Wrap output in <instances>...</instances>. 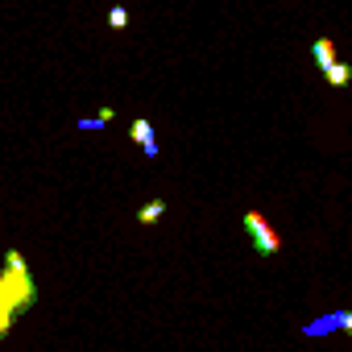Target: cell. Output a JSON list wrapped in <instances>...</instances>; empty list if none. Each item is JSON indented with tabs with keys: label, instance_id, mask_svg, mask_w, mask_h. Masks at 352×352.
<instances>
[{
	"label": "cell",
	"instance_id": "ba28073f",
	"mask_svg": "<svg viewBox=\"0 0 352 352\" xmlns=\"http://www.w3.org/2000/svg\"><path fill=\"white\" fill-rule=\"evenodd\" d=\"M340 323H344V331H348V336H352V311H348V315H344V319H340Z\"/></svg>",
	"mask_w": 352,
	"mask_h": 352
},
{
	"label": "cell",
	"instance_id": "3957f363",
	"mask_svg": "<svg viewBox=\"0 0 352 352\" xmlns=\"http://www.w3.org/2000/svg\"><path fill=\"white\" fill-rule=\"evenodd\" d=\"M129 137H133V141H137V145H141L145 153H157V145H153V124H149L145 116H137V120H133Z\"/></svg>",
	"mask_w": 352,
	"mask_h": 352
},
{
	"label": "cell",
	"instance_id": "5b68a950",
	"mask_svg": "<svg viewBox=\"0 0 352 352\" xmlns=\"http://www.w3.org/2000/svg\"><path fill=\"white\" fill-rule=\"evenodd\" d=\"M323 79H327L331 87H348V83H352V67H344V63H331V67H323Z\"/></svg>",
	"mask_w": 352,
	"mask_h": 352
},
{
	"label": "cell",
	"instance_id": "8992f818",
	"mask_svg": "<svg viewBox=\"0 0 352 352\" xmlns=\"http://www.w3.org/2000/svg\"><path fill=\"white\" fill-rule=\"evenodd\" d=\"M162 212H166V204H162V199H153V204H145V208L137 212V224H157V220H162Z\"/></svg>",
	"mask_w": 352,
	"mask_h": 352
},
{
	"label": "cell",
	"instance_id": "6da1fadb",
	"mask_svg": "<svg viewBox=\"0 0 352 352\" xmlns=\"http://www.w3.org/2000/svg\"><path fill=\"white\" fill-rule=\"evenodd\" d=\"M5 261H9V270L0 274V340L9 336L13 319H17L21 311H30L34 298H38V286H34V278H30V270H25V257H21L17 249H9Z\"/></svg>",
	"mask_w": 352,
	"mask_h": 352
},
{
	"label": "cell",
	"instance_id": "277c9868",
	"mask_svg": "<svg viewBox=\"0 0 352 352\" xmlns=\"http://www.w3.org/2000/svg\"><path fill=\"white\" fill-rule=\"evenodd\" d=\"M311 58L319 63V71H323V67H331V63H336V42H331V38H315Z\"/></svg>",
	"mask_w": 352,
	"mask_h": 352
},
{
	"label": "cell",
	"instance_id": "52a82bcc",
	"mask_svg": "<svg viewBox=\"0 0 352 352\" xmlns=\"http://www.w3.org/2000/svg\"><path fill=\"white\" fill-rule=\"evenodd\" d=\"M108 25H112V30H124V25H129V9H120V5L108 9Z\"/></svg>",
	"mask_w": 352,
	"mask_h": 352
},
{
	"label": "cell",
	"instance_id": "7a4b0ae2",
	"mask_svg": "<svg viewBox=\"0 0 352 352\" xmlns=\"http://www.w3.org/2000/svg\"><path fill=\"white\" fill-rule=\"evenodd\" d=\"M241 224H245V232L253 236V249H257L261 257H274V253H278V245H282V241H278V232L261 220V212H245V220H241Z\"/></svg>",
	"mask_w": 352,
	"mask_h": 352
}]
</instances>
